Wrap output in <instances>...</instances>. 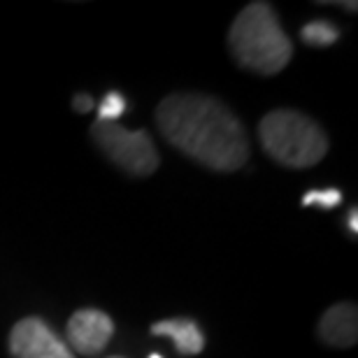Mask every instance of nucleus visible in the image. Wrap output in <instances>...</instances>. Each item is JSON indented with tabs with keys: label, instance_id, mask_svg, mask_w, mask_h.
<instances>
[{
	"label": "nucleus",
	"instance_id": "f257e3e1",
	"mask_svg": "<svg viewBox=\"0 0 358 358\" xmlns=\"http://www.w3.org/2000/svg\"><path fill=\"white\" fill-rule=\"evenodd\" d=\"M156 126L170 145L217 173H235L249 159L245 126L219 98L173 93L156 107Z\"/></svg>",
	"mask_w": 358,
	"mask_h": 358
},
{
	"label": "nucleus",
	"instance_id": "f03ea898",
	"mask_svg": "<svg viewBox=\"0 0 358 358\" xmlns=\"http://www.w3.org/2000/svg\"><path fill=\"white\" fill-rule=\"evenodd\" d=\"M228 47L242 68L259 75L282 73L293 59V42L270 3H249L235 17L228 31Z\"/></svg>",
	"mask_w": 358,
	"mask_h": 358
},
{
	"label": "nucleus",
	"instance_id": "7ed1b4c3",
	"mask_svg": "<svg viewBox=\"0 0 358 358\" xmlns=\"http://www.w3.org/2000/svg\"><path fill=\"white\" fill-rule=\"evenodd\" d=\"M261 145L286 168H312L328 154V138L317 121L298 110H275L259 124Z\"/></svg>",
	"mask_w": 358,
	"mask_h": 358
},
{
	"label": "nucleus",
	"instance_id": "20e7f679",
	"mask_svg": "<svg viewBox=\"0 0 358 358\" xmlns=\"http://www.w3.org/2000/svg\"><path fill=\"white\" fill-rule=\"evenodd\" d=\"M91 138L114 166L133 177H149L159 168V152L145 131H131L119 124L96 121Z\"/></svg>",
	"mask_w": 358,
	"mask_h": 358
},
{
	"label": "nucleus",
	"instance_id": "39448f33",
	"mask_svg": "<svg viewBox=\"0 0 358 358\" xmlns=\"http://www.w3.org/2000/svg\"><path fill=\"white\" fill-rule=\"evenodd\" d=\"M12 358H75L52 326L40 317L21 319L10 333Z\"/></svg>",
	"mask_w": 358,
	"mask_h": 358
},
{
	"label": "nucleus",
	"instance_id": "423d86ee",
	"mask_svg": "<svg viewBox=\"0 0 358 358\" xmlns=\"http://www.w3.org/2000/svg\"><path fill=\"white\" fill-rule=\"evenodd\" d=\"M68 347H73L82 356H98L107 347L114 335V321L110 314L96 307H84L70 317L68 326Z\"/></svg>",
	"mask_w": 358,
	"mask_h": 358
},
{
	"label": "nucleus",
	"instance_id": "0eeeda50",
	"mask_svg": "<svg viewBox=\"0 0 358 358\" xmlns=\"http://www.w3.org/2000/svg\"><path fill=\"white\" fill-rule=\"evenodd\" d=\"M319 338L328 347L349 349L358 340V310L354 303H338L328 307L319 321Z\"/></svg>",
	"mask_w": 358,
	"mask_h": 358
},
{
	"label": "nucleus",
	"instance_id": "6e6552de",
	"mask_svg": "<svg viewBox=\"0 0 358 358\" xmlns=\"http://www.w3.org/2000/svg\"><path fill=\"white\" fill-rule=\"evenodd\" d=\"M152 335L156 338H170L175 345V352L182 356H198L205 349V333L198 321L189 317H175L156 321L152 326Z\"/></svg>",
	"mask_w": 358,
	"mask_h": 358
},
{
	"label": "nucleus",
	"instance_id": "1a4fd4ad",
	"mask_svg": "<svg viewBox=\"0 0 358 358\" xmlns=\"http://www.w3.org/2000/svg\"><path fill=\"white\" fill-rule=\"evenodd\" d=\"M300 40L307 47H317V49L333 47L340 40V28L331 24L328 19H314L300 28Z\"/></svg>",
	"mask_w": 358,
	"mask_h": 358
},
{
	"label": "nucleus",
	"instance_id": "9d476101",
	"mask_svg": "<svg viewBox=\"0 0 358 358\" xmlns=\"http://www.w3.org/2000/svg\"><path fill=\"white\" fill-rule=\"evenodd\" d=\"M126 112H128V100L124 93H119V91H107L103 100L98 103V121L117 124Z\"/></svg>",
	"mask_w": 358,
	"mask_h": 358
},
{
	"label": "nucleus",
	"instance_id": "9b49d317",
	"mask_svg": "<svg viewBox=\"0 0 358 358\" xmlns=\"http://www.w3.org/2000/svg\"><path fill=\"white\" fill-rule=\"evenodd\" d=\"M342 203V191L340 189H310L303 196L305 207H319V210H335Z\"/></svg>",
	"mask_w": 358,
	"mask_h": 358
},
{
	"label": "nucleus",
	"instance_id": "f8f14e48",
	"mask_svg": "<svg viewBox=\"0 0 358 358\" xmlns=\"http://www.w3.org/2000/svg\"><path fill=\"white\" fill-rule=\"evenodd\" d=\"M73 107L80 114H89L93 107H96V100H93L89 93H77V96L73 98Z\"/></svg>",
	"mask_w": 358,
	"mask_h": 358
},
{
	"label": "nucleus",
	"instance_id": "ddd939ff",
	"mask_svg": "<svg viewBox=\"0 0 358 358\" xmlns=\"http://www.w3.org/2000/svg\"><path fill=\"white\" fill-rule=\"evenodd\" d=\"M347 228L352 231V235L358 233V210H356V207H352L349 214H347Z\"/></svg>",
	"mask_w": 358,
	"mask_h": 358
},
{
	"label": "nucleus",
	"instance_id": "4468645a",
	"mask_svg": "<svg viewBox=\"0 0 358 358\" xmlns=\"http://www.w3.org/2000/svg\"><path fill=\"white\" fill-rule=\"evenodd\" d=\"M149 358H163V354H159V352H152V354H149Z\"/></svg>",
	"mask_w": 358,
	"mask_h": 358
},
{
	"label": "nucleus",
	"instance_id": "2eb2a0df",
	"mask_svg": "<svg viewBox=\"0 0 358 358\" xmlns=\"http://www.w3.org/2000/svg\"><path fill=\"white\" fill-rule=\"evenodd\" d=\"M110 358H119V356H110Z\"/></svg>",
	"mask_w": 358,
	"mask_h": 358
}]
</instances>
